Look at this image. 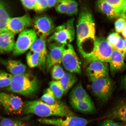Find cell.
I'll list each match as a JSON object with an SVG mask.
<instances>
[{
    "label": "cell",
    "instance_id": "7",
    "mask_svg": "<svg viewBox=\"0 0 126 126\" xmlns=\"http://www.w3.org/2000/svg\"><path fill=\"white\" fill-rule=\"evenodd\" d=\"M0 104L5 112L11 115L21 114L24 106L23 100L20 97L1 92H0Z\"/></svg>",
    "mask_w": 126,
    "mask_h": 126
},
{
    "label": "cell",
    "instance_id": "11",
    "mask_svg": "<svg viewBox=\"0 0 126 126\" xmlns=\"http://www.w3.org/2000/svg\"><path fill=\"white\" fill-rule=\"evenodd\" d=\"M38 121L41 124L53 126H86L89 122L84 118L74 116H66L64 119L43 118Z\"/></svg>",
    "mask_w": 126,
    "mask_h": 126
},
{
    "label": "cell",
    "instance_id": "23",
    "mask_svg": "<svg viewBox=\"0 0 126 126\" xmlns=\"http://www.w3.org/2000/svg\"><path fill=\"white\" fill-rule=\"evenodd\" d=\"M106 39L112 47L113 49L117 50L125 54L124 50V40L118 33H111L108 36Z\"/></svg>",
    "mask_w": 126,
    "mask_h": 126
},
{
    "label": "cell",
    "instance_id": "39",
    "mask_svg": "<svg viewBox=\"0 0 126 126\" xmlns=\"http://www.w3.org/2000/svg\"><path fill=\"white\" fill-rule=\"evenodd\" d=\"M58 1L57 0H47V7L51 8L56 6Z\"/></svg>",
    "mask_w": 126,
    "mask_h": 126
},
{
    "label": "cell",
    "instance_id": "16",
    "mask_svg": "<svg viewBox=\"0 0 126 126\" xmlns=\"http://www.w3.org/2000/svg\"><path fill=\"white\" fill-rule=\"evenodd\" d=\"M125 54L117 50H113L109 62L110 70L112 74L122 72L126 69L124 62Z\"/></svg>",
    "mask_w": 126,
    "mask_h": 126
},
{
    "label": "cell",
    "instance_id": "32",
    "mask_svg": "<svg viewBox=\"0 0 126 126\" xmlns=\"http://www.w3.org/2000/svg\"><path fill=\"white\" fill-rule=\"evenodd\" d=\"M67 9L66 14L69 16L76 15L78 12V4L73 0H67Z\"/></svg>",
    "mask_w": 126,
    "mask_h": 126
},
{
    "label": "cell",
    "instance_id": "33",
    "mask_svg": "<svg viewBox=\"0 0 126 126\" xmlns=\"http://www.w3.org/2000/svg\"><path fill=\"white\" fill-rule=\"evenodd\" d=\"M120 14L123 7L124 0H105Z\"/></svg>",
    "mask_w": 126,
    "mask_h": 126
},
{
    "label": "cell",
    "instance_id": "4",
    "mask_svg": "<svg viewBox=\"0 0 126 126\" xmlns=\"http://www.w3.org/2000/svg\"><path fill=\"white\" fill-rule=\"evenodd\" d=\"M113 50L107 39L96 37L92 50L82 56L87 64L96 61L109 63Z\"/></svg>",
    "mask_w": 126,
    "mask_h": 126
},
{
    "label": "cell",
    "instance_id": "13",
    "mask_svg": "<svg viewBox=\"0 0 126 126\" xmlns=\"http://www.w3.org/2000/svg\"><path fill=\"white\" fill-rule=\"evenodd\" d=\"M88 65L86 72L91 82L99 78L109 76V66L107 63L94 61Z\"/></svg>",
    "mask_w": 126,
    "mask_h": 126
},
{
    "label": "cell",
    "instance_id": "21",
    "mask_svg": "<svg viewBox=\"0 0 126 126\" xmlns=\"http://www.w3.org/2000/svg\"><path fill=\"white\" fill-rule=\"evenodd\" d=\"M70 99L78 101H92L87 93L81 83H79L71 91Z\"/></svg>",
    "mask_w": 126,
    "mask_h": 126
},
{
    "label": "cell",
    "instance_id": "42",
    "mask_svg": "<svg viewBox=\"0 0 126 126\" xmlns=\"http://www.w3.org/2000/svg\"><path fill=\"white\" fill-rule=\"evenodd\" d=\"M122 33L123 36L126 39V24L123 29Z\"/></svg>",
    "mask_w": 126,
    "mask_h": 126
},
{
    "label": "cell",
    "instance_id": "8",
    "mask_svg": "<svg viewBox=\"0 0 126 126\" xmlns=\"http://www.w3.org/2000/svg\"><path fill=\"white\" fill-rule=\"evenodd\" d=\"M37 37L34 29H27L20 33L13 51L14 55L18 56L30 49Z\"/></svg>",
    "mask_w": 126,
    "mask_h": 126
},
{
    "label": "cell",
    "instance_id": "1",
    "mask_svg": "<svg viewBox=\"0 0 126 126\" xmlns=\"http://www.w3.org/2000/svg\"><path fill=\"white\" fill-rule=\"evenodd\" d=\"M77 43L81 56L85 53L86 43L95 40V23L91 11L86 7L82 9L79 15L76 26Z\"/></svg>",
    "mask_w": 126,
    "mask_h": 126
},
{
    "label": "cell",
    "instance_id": "17",
    "mask_svg": "<svg viewBox=\"0 0 126 126\" xmlns=\"http://www.w3.org/2000/svg\"><path fill=\"white\" fill-rule=\"evenodd\" d=\"M15 35L7 31L0 33V52L8 53L13 51Z\"/></svg>",
    "mask_w": 126,
    "mask_h": 126
},
{
    "label": "cell",
    "instance_id": "9",
    "mask_svg": "<svg viewBox=\"0 0 126 126\" xmlns=\"http://www.w3.org/2000/svg\"><path fill=\"white\" fill-rule=\"evenodd\" d=\"M61 63L64 68L69 72L81 73L79 60L73 46L70 44L65 45Z\"/></svg>",
    "mask_w": 126,
    "mask_h": 126
},
{
    "label": "cell",
    "instance_id": "3",
    "mask_svg": "<svg viewBox=\"0 0 126 126\" xmlns=\"http://www.w3.org/2000/svg\"><path fill=\"white\" fill-rule=\"evenodd\" d=\"M37 79L30 73L13 75L10 85L7 90L26 96H31L36 93L38 89Z\"/></svg>",
    "mask_w": 126,
    "mask_h": 126
},
{
    "label": "cell",
    "instance_id": "34",
    "mask_svg": "<svg viewBox=\"0 0 126 126\" xmlns=\"http://www.w3.org/2000/svg\"><path fill=\"white\" fill-rule=\"evenodd\" d=\"M55 6L56 11L58 12L66 14L68 7L67 0H58Z\"/></svg>",
    "mask_w": 126,
    "mask_h": 126
},
{
    "label": "cell",
    "instance_id": "22",
    "mask_svg": "<svg viewBox=\"0 0 126 126\" xmlns=\"http://www.w3.org/2000/svg\"><path fill=\"white\" fill-rule=\"evenodd\" d=\"M96 5L99 10L108 18H114L121 16L120 14L105 0L97 1L96 2Z\"/></svg>",
    "mask_w": 126,
    "mask_h": 126
},
{
    "label": "cell",
    "instance_id": "40",
    "mask_svg": "<svg viewBox=\"0 0 126 126\" xmlns=\"http://www.w3.org/2000/svg\"><path fill=\"white\" fill-rule=\"evenodd\" d=\"M121 16L126 20V0H124L123 7L121 14Z\"/></svg>",
    "mask_w": 126,
    "mask_h": 126
},
{
    "label": "cell",
    "instance_id": "14",
    "mask_svg": "<svg viewBox=\"0 0 126 126\" xmlns=\"http://www.w3.org/2000/svg\"><path fill=\"white\" fill-rule=\"evenodd\" d=\"M32 23V20L27 14L20 17H10L7 23V31L15 35L30 27Z\"/></svg>",
    "mask_w": 126,
    "mask_h": 126
},
{
    "label": "cell",
    "instance_id": "12",
    "mask_svg": "<svg viewBox=\"0 0 126 126\" xmlns=\"http://www.w3.org/2000/svg\"><path fill=\"white\" fill-rule=\"evenodd\" d=\"M65 45L52 42L47 46L46 61V70L48 72L53 66L62 63Z\"/></svg>",
    "mask_w": 126,
    "mask_h": 126
},
{
    "label": "cell",
    "instance_id": "26",
    "mask_svg": "<svg viewBox=\"0 0 126 126\" xmlns=\"http://www.w3.org/2000/svg\"><path fill=\"white\" fill-rule=\"evenodd\" d=\"M26 60L30 67L33 68L39 67L40 62V55L37 52L30 50L27 54Z\"/></svg>",
    "mask_w": 126,
    "mask_h": 126
},
{
    "label": "cell",
    "instance_id": "35",
    "mask_svg": "<svg viewBox=\"0 0 126 126\" xmlns=\"http://www.w3.org/2000/svg\"><path fill=\"white\" fill-rule=\"evenodd\" d=\"M126 24V20L123 18L118 19L115 23V27L117 33L122 32L123 29Z\"/></svg>",
    "mask_w": 126,
    "mask_h": 126
},
{
    "label": "cell",
    "instance_id": "36",
    "mask_svg": "<svg viewBox=\"0 0 126 126\" xmlns=\"http://www.w3.org/2000/svg\"><path fill=\"white\" fill-rule=\"evenodd\" d=\"M47 8V0H37L34 10L40 12L43 11Z\"/></svg>",
    "mask_w": 126,
    "mask_h": 126
},
{
    "label": "cell",
    "instance_id": "15",
    "mask_svg": "<svg viewBox=\"0 0 126 126\" xmlns=\"http://www.w3.org/2000/svg\"><path fill=\"white\" fill-rule=\"evenodd\" d=\"M46 39L37 37L30 49V50L36 51L40 56V62L39 67L41 70L45 71L46 69V61L47 49Z\"/></svg>",
    "mask_w": 126,
    "mask_h": 126
},
{
    "label": "cell",
    "instance_id": "28",
    "mask_svg": "<svg viewBox=\"0 0 126 126\" xmlns=\"http://www.w3.org/2000/svg\"><path fill=\"white\" fill-rule=\"evenodd\" d=\"M13 75L3 71H0V88L8 87L11 83Z\"/></svg>",
    "mask_w": 126,
    "mask_h": 126
},
{
    "label": "cell",
    "instance_id": "38",
    "mask_svg": "<svg viewBox=\"0 0 126 126\" xmlns=\"http://www.w3.org/2000/svg\"><path fill=\"white\" fill-rule=\"evenodd\" d=\"M100 126H121L118 123L111 119H107L104 121Z\"/></svg>",
    "mask_w": 126,
    "mask_h": 126
},
{
    "label": "cell",
    "instance_id": "10",
    "mask_svg": "<svg viewBox=\"0 0 126 126\" xmlns=\"http://www.w3.org/2000/svg\"><path fill=\"white\" fill-rule=\"evenodd\" d=\"M32 21L34 30L39 37L46 39L54 32V23L49 17L44 15L37 16Z\"/></svg>",
    "mask_w": 126,
    "mask_h": 126
},
{
    "label": "cell",
    "instance_id": "43",
    "mask_svg": "<svg viewBox=\"0 0 126 126\" xmlns=\"http://www.w3.org/2000/svg\"><path fill=\"white\" fill-rule=\"evenodd\" d=\"M124 52L126 54V39L125 38L124 39Z\"/></svg>",
    "mask_w": 126,
    "mask_h": 126
},
{
    "label": "cell",
    "instance_id": "20",
    "mask_svg": "<svg viewBox=\"0 0 126 126\" xmlns=\"http://www.w3.org/2000/svg\"><path fill=\"white\" fill-rule=\"evenodd\" d=\"M70 105L74 109L81 112L91 113L95 111V108L92 101H78L70 99Z\"/></svg>",
    "mask_w": 126,
    "mask_h": 126
},
{
    "label": "cell",
    "instance_id": "41",
    "mask_svg": "<svg viewBox=\"0 0 126 126\" xmlns=\"http://www.w3.org/2000/svg\"><path fill=\"white\" fill-rule=\"evenodd\" d=\"M122 86L126 91V75L123 77L122 79Z\"/></svg>",
    "mask_w": 126,
    "mask_h": 126
},
{
    "label": "cell",
    "instance_id": "37",
    "mask_svg": "<svg viewBox=\"0 0 126 126\" xmlns=\"http://www.w3.org/2000/svg\"><path fill=\"white\" fill-rule=\"evenodd\" d=\"M37 0H21V3L23 5L26 9L29 10H34L35 7Z\"/></svg>",
    "mask_w": 126,
    "mask_h": 126
},
{
    "label": "cell",
    "instance_id": "5",
    "mask_svg": "<svg viewBox=\"0 0 126 126\" xmlns=\"http://www.w3.org/2000/svg\"><path fill=\"white\" fill-rule=\"evenodd\" d=\"M74 20V18H70L55 28L54 32L47 39V42L63 45L70 44L75 37Z\"/></svg>",
    "mask_w": 126,
    "mask_h": 126
},
{
    "label": "cell",
    "instance_id": "2",
    "mask_svg": "<svg viewBox=\"0 0 126 126\" xmlns=\"http://www.w3.org/2000/svg\"><path fill=\"white\" fill-rule=\"evenodd\" d=\"M23 111L25 114H34L43 118L51 116H74L72 112L64 104L56 102L53 104H48L41 100L26 102Z\"/></svg>",
    "mask_w": 126,
    "mask_h": 126
},
{
    "label": "cell",
    "instance_id": "44",
    "mask_svg": "<svg viewBox=\"0 0 126 126\" xmlns=\"http://www.w3.org/2000/svg\"><path fill=\"white\" fill-rule=\"evenodd\" d=\"M124 126H126V124H125V125H124Z\"/></svg>",
    "mask_w": 126,
    "mask_h": 126
},
{
    "label": "cell",
    "instance_id": "31",
    "mask_svg": "<svg viewBox=\"0 0 126 126\" xmlns=\"http://www.w3.org/2000/svg\"><path fill=\"white\" fill-rule=\"evenodd\" d=\"M0 121V126H26L21 121L9 118H2Z\"/></svg>",
    "mask_w": 126,
    "mask_h": 126
},
{
    "label": "cell",
    "instance_id": "27",
    "mask_svg": "<svg viewBox=\"0 0 126 126\" xmlns=\"http://www.w3.org/2000/svg\"><path fill=\"white\" fill-rule=\"evenodd\" d=\"M49 88L57 99H60L64 94V91L59 81H52L49 83Z\"/></svg>",
    "mask_w": 126,
    "mask_h": 126
},
{
    "label": "cell",
    "instance_id": "29",
    "mask_svg": "<svg viewBox=\"0 0 126 126\" xmlns=\"http://www.w3.org/2000/svg\"><path fill=\"white\" fill-rule=\"evenodd\" d=\"M56 97L49 88H47L41 97V100L48 104H53L56 102Z\"/></svg>",
    "mask_w": 126,
    "mask_h": 126
},
{
    "label": "cell",
    "instance_id": "30",
    "mask_svg": "<svg viewBox=\"0 0 126 126\" xmlns=\"http://www.w3.org/2000/svg\"><path fill=\"white\" fill-rule=\"evenodd\" d=\"M52 78L57 81H59L65 73L60 64H56L51 69Z\"/></svg>",
    "mask_w": 126,
    "mask_h": 126
},
{
    "label": "cell",
    "instance_id": "24",
    "mask_svg": "<svg viewBox=\"0 0 126 126\" xmlns=\"http://www.w3.org/2000/svg\"><path fill=\"white\" fill-rule=\"evenodd\" d=\"M77 81L75 76L71 72H66L59 81L64 91V94L66 93Z\"/></svg>",
    "mask_w": 126,
    "mask_h": 126
},
{
    "label": "cell",
    "instance_id": "6",
    "mask_svg": "<svg viewBox=\"0 0 126 126\" xmlns=\"http://www.w3.org/2000/svg\"><path fill=\"white\" fill-rule=\"evenodd\" d=\"M91 90L96 97L103 101H106L111 96L114 85L109 77L98 79L91 82Z\"/></svg>",
    "mask_w": 126,
    "mask_h": 126
},
{
    "label": "cell",
    "instance_id": "18",
    "mask_svg": "<svg viewBox=\"0 0 126 126\" xmlns=\"http://www.w3.org/2000/svg\"><path fill=\"white\" fill-rule=\"evenodd\" d=\"M107 117L108 119H116L126 122V98L117 102Z\"/></svg>",
    "mask_w": 126,
    "mask_h": 126
},
{
    "label": "cell",
    "instance_id": "19",
    "mask_svg": "<svg viewBox=\"0 0 126 126\" xmlns=\"http://www.w3.org/2000/svg\"><path fill=\"white\" fill-rule=\"evenodd\" d=\"M2 62L8 71L13 75L22 74L26 70V66L19 61L10 60Z\"/></svg>",
    "mask_w": 126,
    "mask_h": 126
},
{
    "label": "cell",
    "instance_id": "25",
    "mask_svg": "<svg viewBox=\"0 0 126 126\" xmlns=\"http://www.w3.org/2000/svg\"><path fill=\"white\" fill-rule=\"evenodd\" d=\"M10 17L5 5L0 1V33L7 31V23Z\"/></svg>",
    "mask_w": 126,
    "mask_h": 126
}]
</instances>
